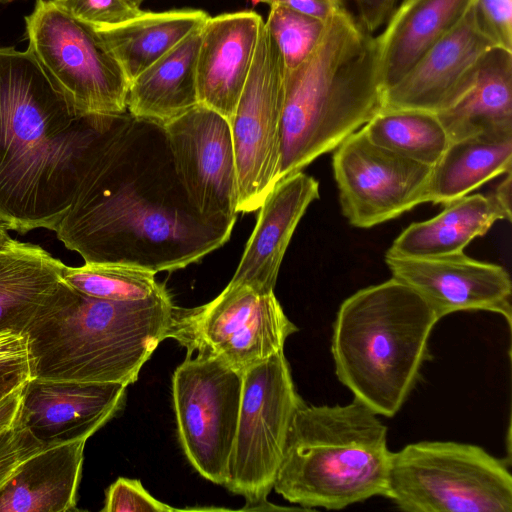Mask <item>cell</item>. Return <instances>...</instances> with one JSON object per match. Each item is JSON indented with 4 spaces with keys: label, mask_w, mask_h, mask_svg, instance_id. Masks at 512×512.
Here are the masks:
<instances>
[{
    "label": "cell",
    "mask_w": 512,
    "mask_h": 512,
    "mask_svg": "<svg viewBox=\"0 0 512 512\" xmlns=\"http://www.w3.org/2000/svg\"><path fill=\"white\" fill-rule=\"evenodd\" d=\"M35 437L33 432L18 420L13 427L0 433V459Z\"/></svg>",
    "instance_id": "38"
},
{
    "label": "cell",
    "mask_w": 512,
    "mask_h": 512,
    "mask_svg": "<svg viewBox=\"0 0 512 512\" xmlns=\"http://www.w3.org/2000/svg\"><path fill=\"white\" fill-rule=\"evenodd\" d=\"M25 385L0 401V433L13 427L18 422Z\"/></svg>",
    "instance_id": "39"
},
{
    "label": "cell",
    "mask_w": 512,
    "mask_h": 512,
    "mask_svg": "<svg viewBox=\"0 0 512 512\" xmlns=\"http://www.w3.org/2000/svg\"><path fill=\"white\" fill-rule=\"evenodd\" d=\"M255 6L267 4L270 7L281 5L302 14L325 22L337 9L342 7L344 0H250Z\"/></svg>",
    "instance_id": "35"
},
{
    "label": "cell",
    "mask_w": 512,
    "mask_h": 512,
    "mask_svg": "<svg viewBox=\"0 0 512 512\" xmlns=\"http://www.w3.org/2000/svg\"><path fill=\"white\" fill-rule=\"evenodd\" d=\"M126 388L32 378L24 387L19 420L46 446L87 441L123 407Z\"/></svg>",
    "instance_id": "17"
},
{
    "label": "cell",
    "mask_w": 512,
    "mask_h": 512,
    "mask_svg": "<svg viewBox=\"0 0 512 512\" xmlns=\"http://www.w3.org/2000/svg\"><path fill=\"white\" fill-rule=\"evenodd\" d=\"M163 127L192 206L211 222L234 226L238 185L229 121L198 104Z\"/></svg>",
    "instance_id": "14"
},
{
    "label": "cell",
    "mask_w": 512,
    "mask_h": 512,
    "mask_svg": "<svg viewBox=\"0 0 512 512\" xmlns=\"http://www.w3.org/2000/svg\"><path fill=\"white\" fill-rule=\"evenodd\" d=\"M511 171L506 173L504 180H502L496 189L493 191L498 202L509 213H511Z\"/></svg>",
    "instance_id": "40"
},
{
    "label": "cell",
    "mask_w": 512,
    "mask_h": 512,
    "mask_svg": "<svg viewBox=\"0 0 512 512\" xmlns=\"http://www.w3.org/2000/svg\"><path fill=\"white\" fill-rule=\"evenodd\" d=\"M325 22L281 5L270 7L264 24L281 53L286 70L296 68L310 55Z\"/></svg>",
    "instance_id": "30"
},
{
    "label": "cell",
    "mask_w": 512,
    "mask_h": 512,
    "mask_svg": "<svg viewBox=\"0 0 512 512\" xmlns=\"http://www.w3.org/2000/svg\"><path fill=\"white\" fill-rule=\"evenodd\" d=\"M361 129L372 143L431 167L450 143L437 114L421 110H380Z\"/></svg>",
    "instance_id": "28"
},
{
    "label": "cell",
    "mask_w": 512,
    "mask_h": 512,
    "mask_svg": "<svg viewBox=\"0 0 512 512\" xmlns=\"http://www.w3.org/2000/svg\"><path fill=\"white\" fill-rule=\"evenodd\" d=\"M10 1H13V0H0V2H2V3H6V2H10Z\"/></svg>",
    "instance_id": "43"
},
{
    "label": "cell",
    "mask_w": 512,
    "mask_h": 512,
    "mask_svg": "<svg viewBox=\"0 0 512 512\" xmlns=\"http://www.w3.org/2000/svg\"><path fill=\"white\" fill-rule=\"evenodd\" d=\"M285 65L263 24L252 66L230 119L238 213L257 211L278 182Z\"/></svg>",
    "instance_id": "11"
},
{
    "label": "cell",
    "mask_w": 512,
    "mask_h": 512,
    "mask_svg": "<svg viewBox=\"0 0 512 512\" xmlns=\"http://www.w3.org/2000/svg\"><path fill=\"white\" fill-rule=\"evenodd\" d=\"M155 275L153 271L135 266L86 262L81 266L64 264L61 272L63 280L74 290L90 297L121 302L145 300L165 290Z\"/></svg>",
    "instance_id": "29"
},
{
    "label": "cell",
    "mask_w": 512,
    "mask_h": 512,
    "mask_svg": "<svg viewBox=\"0 0 512 512\" xmlns=\"http://www.w3.org/2000/svg\"><path fill=\"white\" fill-rule=\"evenodd\" d=\"M304 401L280 351L242 374L239 417L223 485L245 499L244 510L276 509L267 502L292 419Z\"/></svg>",
    "instance_id": "8"
},
{
    "label": "cell",
    "mask_w": 512,
    "mask_h": 512,
    "mask_svg": "<svg viewBox=\"0 0 512 512\" xmlns=\"http://www.w3.org/2000/svg\"><path fill=\"white\" fill-rule=\"evenodd\" d=\"M512 139L451 141L432 166L427 202L445 205L511 171Z\"/></svg>",
    "instance_id": "27"
},
{
    "label": "cell",
    "mask_w": 512,
    "mask_h": 512,
    "mask_svg": "<svg viewBox=\"0 0 512 512\" xmlns=\"http://www.w3.org/2000/svg\"><path fill=\"white\" fill-rule=\"evenodd\" d=\"M85 444L47 446L28 458L0 491V512L76 511Z\"/></svg>",
    "instance_id": "22"
},
{
    "label": "cell",
    "mask_w": 512,
    "mask_h": 512,
    "mask_svg": "<svg viewBox=\"0 0 512 512\" xmlns=\"http://www.w3.org/2000/svg\"><path fill=\"white\" fill-rule=\"evenodd\" d=\"M334 150L333 175L351 225L370 228L427 202L431 166L372 143L361 128Z\"/></svg>",
    "instance_id": "13"
},
{
    "label": "cell",
    "mask_w": 512,
    "mask_h": 512,
    "mask_svg": "<svg viewBox=\"0 0 512 512\" xmlns=\"http://www.w3.org/2000/svg\"><path fill=\"white\" fill-rule=\"evenodd\" d=\"M437 116L450 142L512 139V53L491 50L463 92Z\"/></svg>",
    "instance_id": "21"
},
{
    "label": "cell",
    "mask_w": 512,
    "mask_h": 512,
    "mask_svg": "<svg viewBox=\"0 0 512 512\" xmlns=\"http://www.w3.org/2000/svg\"><path fill=\"white\" fill-rule=\"evenodd\" d=\"M385 262L392 277L418 293L439 320L454 312L484 310L500 314L511 326L512 284L502 266L464 252L428 257L386 253Z\"/></svg>",
    "instance_id": "15"
},
{
    "label": "cell",
    "mask_w": 512,
    "mask_h": 512,
    "mask_svg": "<svg viewBox=\"0 0 512 512\" xmlns=\"http://www.w3.org/2000/svg\"><path fill=\"white\" fill-rule=\"evenodd\" d=\"M234 226L192 206L164 127L118 114L97 142L56 237L86 263L175 271L223 246Z\"/></svg>",
    "instance_id": "1"
},
{
    "label": "cell",
    "mask_w": 512,
    "mask_h": 512,
    "mask_svg": "<svg viewBox=\"0 0 512 512\" xmlns=\"http://www.w3.org/2000/svg\"><path fill=\"white\" fill-rule=\"evenodd\" d=\"M208 17L205 11L190 8L142 11L126 22L95 30L130 82L201 27Z\"/></svg>",
    "instance_id": "26"
},
{
    "label": "cell",
    "mask_w": 512,
    "mask_h": 512,
    "mask_svg": "<svg viewBox=\"0 0 512 512\" xmlns=\"http://www.w3.org/2000/svg\"><path fill=\"white\" fill-rule=\"evenodd\" d=\"M105 496L102 512L177 510L153 497L137 479L119 477L108 487Z\"/></svg>",
    "instance_id": "32"
},
{
    "label": "cell",
    "mask_w": 512,
    "mask_h": 512,
    "mask_svg": "<svg viewBox=\"0 0 512 512\" xmlns=\"http://www.w3.org/2000/svg\"><path fill=\"white\" fill-rule=\"evenodd\" d=\"M435 217L410 224L393 242L388 254L428 257L463 252L498 220H511L495 195H466L445 205Z\"/></svg>",
    "instance_id": "25"
},
{
    "label": "cell",
    "mask_w": 512,
    "mask_h": 512,
    "mask_svg": "<svg viewBox=\"0 0 512 512\" xmlns=\"http://www.w3.org/2000/svg\"><path fill=\"white\" fill-rule=\"evenodd\" d=\"M385 497L409 512H511L512 476L480 446L422 441L391 452Z\"/></svg>",
    "instance_id": "7"
},
{
    "label": "cell",
    "mask_w": 512,
    "mask_h": 512,
    "mask_svg": "<svg viewBox=\"0 0 512 512\" xmlns=\"http://www.w3.org/2000/svg\"><path fill=\"white\" fill-rule=\"evenodd\" d=\"M59 8L77 20L103 29L126 22L142 10L130 0H52Z\"/></svg>",
    "instance_id": "31"
},
{
    "label": "cell",
    "mask_w": 512,
    "mask_h": 512,
    "mask_svg": "<svg viewBox=\"0 0 512 512\" xmlns=\"http://www.w3.org/2000/svg\"><path fill=\"white\" fill-rule=\"evenodd\" d=\"M439 321L409 286L391 278L358 290L339 307L331 351L338 380L377 415L402 407Z\"/></svg>",
    "instance_id": "5"
},
{
    "label": "cell",
    "mask_w": 512,
    "mask_h": 512,
    "mask_svg": "<svg viewBox=\"0 0 512 512\" xmlns=\"http://www.w3.org/2000/svg\"><path fill=\"white\" fill-rule=\"evenodd\" d=\"M32 378L31 362L0 365V401Z\"/></svg>",
    "instance_id": "37"
},
{
    "label": "cell",
    "mask_w": 512,
    "mask_h": 512,
    "mask_svg": "<svg viewBox=\"0 0 512 512\" xmlns=\"http://www.w3.org/2000/svg\"><path fill=\"white\" fill-rule=\"evenodd\" d=\"M318 198V181L302 171L279 180L258 209L256 225L230 281L273 293L292 235Z\"/></svg>",
    "instance_id": "19"
},
{
    "label": "cell",
    "mask_w": 512,
    "mask_h": 512,
    "mask_svg": "<svg viewBox=\"0 0 512 512\" xmlns=\"http://www.w3.org/2000/svg\"><path fill=\"white\" fill-rule=\"evenodd\" d=\"M376 37L345 5L310 55L285 69L278 181L334 150L381 109Z\"/></svg>",
    "instance_id": "3"
},
{
    "label": "cell",
    "mask_w": 512,
    "mask_h": 512,
    "mask_svg": "<svg viewBox=\"0 0 512 512\" xmlns=\"http://www.w3.org/2000/svg\"><path fill=\"white\" fill-rule=\"evenodd\" d=\"M176 308L166 289L129 302L74 290L27 332L33 378L133 384L145 362L168 338Z\"/></svg>",
    "instance_id": "4"
},
{
    "label": "cell",
    "mask_w": 512,
    "mask_h": 512,
    "mask_svg": "<svg viewBox=\"0 0 512 512\" xmlns=\"http://www.w3.org/2000/svg\"><path fill=\"white\" fill-rule=\"evenodd\" d=\"M493 49L480 26L474 0L456 25L383 91L380 110L438 114L463 92L482 59Z\"/></svg>",
    "instance_id": "16"
},
{
    "label": "cell",
    "mask_w": 512,
    "mask_h": 512,
    "mask_svg": "<svg viewBox=\"0 0 512 512\" xmlns=\"http://www.w3.org/2000/svg\"><path fill=\"white\" fill-rule=\"evenodd\" d=\"M64 263L37 244L12 238L0 246V329L27 333L73 293Z\"/></svg>",
    "instance_id": "20"
},
{
    "label": "cell",
    "mask_w": 512,
    "mask_h": 512,
    "mask_svg": "<svg viewBox=\"0 0 512 512\" xmlns=\"http://www.w3.org/2000/svg\"><path fill=\"white\" fill-rule=\"evenodd\" d=\"M242 373L214 357L196 355L176 368L172 396L182 449L205 479L224 485L236 435Z\"/></svg>",
    "instance_id": "12"
},
{
    "label": "cell",
    "mask_w": 512,
    "mask_h": 512,
    "mask_svg": "<svg viewBox=\"0 0 512 512\" xmlns=\"http://www.w3.org/2000/svg\"><path fill=\"white\" fill-rule=\"evenodd\" d=\"M117 115L76 112L29 49L0 47V223L55 231Z\"/></svg>",
    "instance_id": "2"
},
{
    "label": "cell",
    "mask_w": 512,
    "mask_h": 512,
    "mask_svg": "<svg viewBox=\"0 0 512 512\" xmlns=\"http://www.w3.org/2000/svg\"><path fill=\"white\" fill-rule=\"evenodd\" d=\"M480 26L496 49L512 53V0H475Z\"/></svg>",
    "instance_id": "33"
},
{
    "label": "cell",
    "mask_w": 512,
    "mask_h": 512,
    "mask_svg": "<svg viewBox=\"0 0 512 512\" xmlns=\"http://www.w3.org/2000/svg\"><path fill=\"white\" fill-rule=\"evenodd\" d=\"M25 22L28 49L76 112L127 111L130 82L93 27L72 17L52 0H37Z\"/></svg>",
    "instance_id": "9"
},
{
    "label": "cell",
    "mask_w": 512,
    "mask_h": 512,
    "mask_svg": "<svg viewBox=\"0 0 512 512\" xmlns=\"http://www.w3.org/2000/svg\"><path fill=\"white\" fill-rule=\"evenodd\" d=\"M474 0H402L375 36L383 91L462 18Z\"/></svg>",
    "instance_id": "23"
},
{
    "label": "cell",
    "mask_w": 512,
    "mask_h": 512,
    "mask_svg": "<svg viewBox=\"0 0 512 512\" xmlns=\"http://www.w3.org/2000/svg\"><path fill=\"white\" fill-rule=\"evenodd\" d=\"M202 26L130 81L126 104L132 116L164 126L199 104L196 65Z\"/></svg>",
    "instance_id": "24"
},
{
    "label": "cell",
    "mask_w": 512,
    "mask_h": 512,
    "mask_svg": "<svg viewBox=\"0 0 512 512\" xmlns=\"http://www.w3.org/2000/svg\"><path fill=\"white\" fill-rule=\"evenodd\" d=\"M387 427L360 400L296 411L273 489L304 508L339 510L385 496Z\"/></svg>",
    "instance_id": "6"
},
{
    "label": "cell",
    "mask_w": 512,
    "mask_h": 512,
    "mask_svg": "<svg viewBox=\"0 0 512 512\" xmlns=\"http://www.w3.org/2000/svg\"><path fill=\"white\" fill-rule=\"evenodd\" d=\"M131 2H133L135 5L139 6L145 1V0H130Z\"/></svg>",
    "instance_id": "42"
},
{
    "label": "cell",
    "mask_w": 512,
    "mask_h": 512,
    "mask_svg": "<svg viewBox=\"0 0 512 512\" xmlns=\"http://www.w3.org/2000/svg\"><path fill=\"white\" fill-rule=\"evenodd\" d=\"M12 237L9 234V230L0 223V246L10 241Z\"/></svg>",
    "instance_id": "41"
},
{
    "label": "cell",
    "mask_w": 512,
    "mask_h": 512,
    "mask_svg": "<svg viewBox=\"0 0 512 512\" xmlns=\"http://www.w3.org/2000/svg\"><path fill=\"white\" fill-rule=\"evenodd\" d=\"M31 362L28 334L11 329H0V365Z\"/></svg>",
    "instance_id": "36"
},
{
    "label": "cell",
    "mask_w": 512,
    "mask_h": 512,
    "mask_svg": "<svg viewBox=\"0 0 512 512\" xmlns=\"http://www.w3.org/2000/svg\"><path fill=\"white\" fill-rule=\"evenodd\" d=\"M264 21L253 10L209 16L201 29L196 75L199 104L232 118Z\"/></svg>",
    "instance_id": "18"
},
{
    "label": "cell",
    "mask_w": 512,
    "mask_h": 512,
    "mask_svg": "<svg viewBox=\"0 0 512 512\" xmlns=\"http://www.w3.org/2000/svg\"><path fill=\"white\" fill-rule=\"evenodd\" d=\"M357 19L371 34L380 29L396 8L397 0H351Z\"/></svg>",
    "instance_id": "34"
},
{
    "label": "cell",
    "mask_w": 512,
    "mask_h": 512,
    "mask_svg": "<svg viewBox=\"0 0 512 512\" xmlns=\"http://www.w3.org/2000/svg\"><path fill=\"white\" fill-rule=\"evenodd\" d=\"M297 330L274 292L230 281L204 305L177 307L168 338L185 347L187 356L214 357L243 374L283 351L287 338Z\"/></svg>",
    "instance_id": "10"
}]
</instances>
